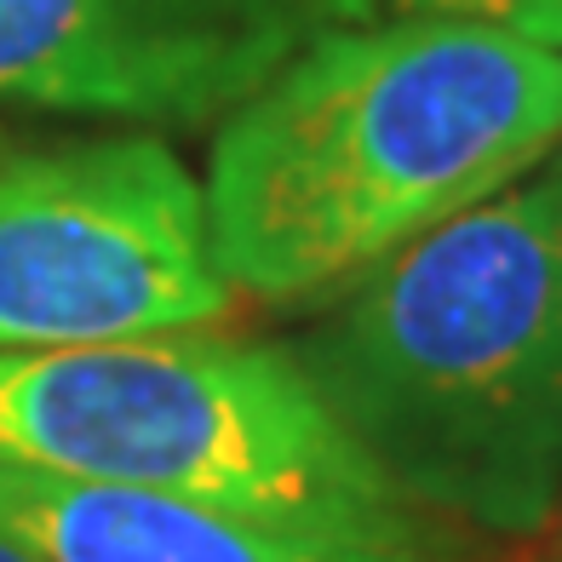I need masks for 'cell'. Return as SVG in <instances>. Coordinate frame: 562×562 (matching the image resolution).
<instances>
[{"label":"cell","mask_w":562,"mask_h":562,"mask_svg":"<svg viewBox=\"0 0 562 562\" xmlns=\"http://www.w3.org/2000/svg\"><path fill=\"white\" fill-rule=\"evenodd\" d=\"M562 144V46L396 18L322 35L213 138L207 241L236 293L304 299L522 184Z\"/></svg>","instance_id":"6da1fadb"},{"label":"cell","mask_w":562,"mask_h":562,"mask_svg":"<svg viewBox=\"0 0 562 562\" xmlns=\"http://www.w3.org/2000/svg\"><path fill=\"white\" fill-rule=\"evenodd\" d=\"M293 362L414 517L546 528L562 499V161L373 265Z\"/></svg>","instance_id":"7a4b0ae2"},{"label":"cell","mask_w":562,"mask_h":562,"mask_svg":"<svg viewBox=\"0 0 562 562\" xmlns=\"http://www.w3.org/2000/svg\"><path fill=\"white\" fill-rule=\"evenodd\" d=\"M0 459L339 540H425L288 350L201 327L0 350Z\"/></svg>","instance_id":"3957f363"},{"label":"cell","mask_w":562,"mask_h":562,"mask_svg":"<svg viewBox=\"0 0 562 562\" xmlns=\"http://www.w3.org/2000/svg\"><path fill=\"white\" fill-rule=\"evenodd\" d=\"M236 288L207 201L156 138H104L0 167V350L213 327Z\"/></svg>","instance_id":"277c9868"},{"label":"cell","mask_w":562,"mask_h":562,"mask_svg":"<svg viewBox=\"0 0 562 562\" xmlns=\"http://www.w3.org/2000/svg\"><path fill=\"white\" fill-rule=\"evenodd\" d=\"M379 0H0V98L201 126Z\"/></svg>","instance_id":"5b68a950"},{"label":"cell","mask_w":562,"mask_h":562,"mask_svg":"<svg viewBox=\"0 0 562 562\" xmlns=\"http://www.w3.org/2000/svg\"><path fill=\"white\" fill-rule=\"evenodd\" d=\"M0 528L41 562H448L425 540H339L172 494L92 488L0 459Z\"/></svg>","instance_id":"8992f818"},{"label":"cell","mask_w":562,"mask_h":562,"mask_svg":"<svg viewBox=\"0 0 562 562\" xmlns=\"http://www.w3.org/2000/svg\"><path fill=\"white\" fill-rule=\"evenodd\" d=\"M396 18H453V23H488L522 41L562 46V0H391Z\"/></svg>","instance_id":"52a82bcc"},{"label":"cell","mask_w":562,"mask_h":562,"mask_svg":"<svg viewBox=\"0 0 562 562\" xmlns=\"http://www.w3.org/2000/svg\"><path fill=\"white\" fill-rule=\"evenodd\" d=\"M0 562H41L30 546H23L18 540V533H7V528H0Z\"/></svg>","instance_id":"ba28073f"}]
</instances>
